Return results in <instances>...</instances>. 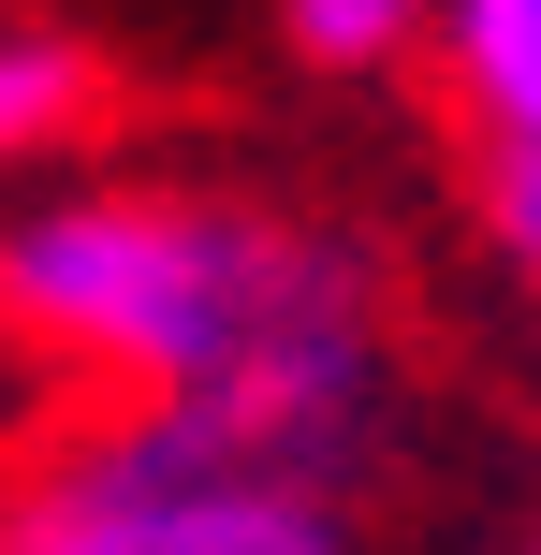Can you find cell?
<instances>
[{
    "mask_svg": "<svg viewBox=\"0 0 541 555\" xmlns=\"http://www.w3.org/2000/svg\"><path fill=\"white\" fill-rule=\"evenodd\" d=\"M0 307L74 365L146 380L176 424L263 439L293 468H337L381 410V293L351 249L263 220V205L88 191L29 205L0 234Z\"/></svg>",
    "mask_w": 541,
    "mask_h": 555,
    "instance_id": "obj_1",
    "label": "cell"
},
{
    "mask_svg": "<svg viewBox=\"0 0 541 555\" xmlns=\"http://www.w3.org/2000/svg\"><path fill=\"white\" fill-rule=\"evenodd\" d=\"M0 555H351L337 468H293L220 424H103L0 498Z\"/></svg>",
    "mask_w": 541,
    "mask_h": 555,
    "instance_id": "obj_2",
    "label": "cell"
},
{
    "mask_svg": "<svg viewBox=\"0 0 541 555\" xmlns=\"http://www.w3.org/2000/svg\"><path fill=\"white\" fill-rule=\"evenodd\" d=\"M425 59L484 146H541V0H425Z\"/></svg>",
    "mask_w": 541,
    "mask_h": 555,
    "instance_id": "obj_3",
    "label": "cell"
},
{
    "mask_svg": "<svg viewBox=\"0 0 541 555\" xmlns=\"http://www.w3.org/2000/svg\"><path fill=\"white\" fill-rule=\"evenodd\" d=\"M74 117H88V44H59V29L0 15V162H44Z\"/></svg>",
    "mask_w": 541,
    "mask_h": 555,
    "instance_id": "obj_4",
    "label": "cell"
},
{
    "mask_svg": "<svg viewBox=\"0 0 541 555\" xmlns=\"http://www.w3.org/2000/svg\"><path fill=\"white\" fill-rule=\"evenodd\" d=\"M293 59H322V74H381V59L425 44V0H279Z\"/></svg>",
    "mask_w": 541,
    "mask_h": 555,
    "instance_id": "obj_5",
    "label": "cell"
}]
</instances>
